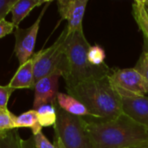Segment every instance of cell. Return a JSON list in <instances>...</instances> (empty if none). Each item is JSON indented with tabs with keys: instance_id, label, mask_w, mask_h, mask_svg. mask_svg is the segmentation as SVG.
<instances>
[{
	"instance_id": "cell-1",
	"label": "cell",
	"mask_w": 148,
	"mask_h": 148,
	"mask_svg": "<svg viewBox=\"0 0 148 148\" xmlns=\"http://www.w3.org/2000/svg\"><path fill=\"white\" fill-rule=\"evenodd\" d=\"M86 121L94 148H131L148 146L147 128L122 114L108 121Z\"/></svg>"
},
{
	"instance_id": "cell-2",
	"label": "cell",
	"mask_w": 148,
	"mask_h": 148,
	"mask_svg": "<svg viewBox=\"0 0 148 148\" xmlns=\"http://www.w3.org/2000/svg\"><path fill=\"white\" fill-rule=\"evenodd\" d=\"M68 94L80 101L91 114L88 121H108L123 114L121 96L114 87L109 75L67 88Z\"/></svg>"
},
{
	"instance_id": "cell-3",
	"label": "cell",
	"mask_w": 148,
	"mask_h": 148,
	"mask_svg": "<svg viewBox=\"0 0 148 148\" xmlns=\"http://www.w3.org/2000/svg\"><path fill=\"white\" fill-rule=\"evenodd\" d=\"M90 47L83 29L69 32L65 42L64 66L62 72V76L66 82V88L104 77L111 73V69L106 63L97 67L89 63L88 52Z\"/></svg>"
},
{
	"instance_id": "cell-4",
	"label": "cell",
	"mask_w": 148,
	"mask_h": 148,
	"mask_svg": "<svg viewBox=\"0 0 148 148\" xmlns=\"http://www.w3.org/2000/svg\"><path fill=\"white\" fill-rule=\"evenodd\" d=\"M54 106L56 110L54 145L57 148H94L86 130L85 119L65 112L56 101Z\"/></svg>"
},
{
	"instance_id": "cell-5",
	"label": "cell",
	"mask_w": 148,
	"mask_h": 148,
	"mask_svg": "<svg viewBox=\"0 0 148 148\" xmlns=\"http://www.w3.org/2000/svg\"><path fill=\"white\" fill-rule=\"evenodd\" d=\"M68 34L69 29L66 26L51 46L48 49H41L33 55L36 82L53 73L60 72L62 74L64 66V49Z\"/></svg>"
},
{
	"instance_id": "cell-6",
	"label": "cell",
	"mask_w": 148,
	"mask_h": 148,
	"mask_svg": "<svg viewBox=\"0 0 148 148\" xmlns=\"http://www.w3.org/2000/svg\"><path fill=\"white\" fill-rule=\"evenodd\" d=\"M109 78L121 97L145 96L147 94L143 77L134 69H111Z\"/></svg>"
},
{
	"instance_id": "cell-7",
	"label": "cell",
	"mask_w": 148,
	"mask_h": 148,
	"mask_svg": "<svg viewBox=\"0 0 148 148\" xmlns=\"http://www.w3.org/2000/svg\"><path fill=\"white\" fill-rule=\"evenodd\" d=\"M50 3L51 2L49 1L46 3L37 19L30 27L27 29L16 28L14 31V36L16 39L14 53L19 62V65H23L33 56L36 37L40 28V23L43 16L44 12L46 11Z\"/></svg>"
},
{
	"instance_id": "cell-8",
	"label": "cell",
	"mask_w": 148,
	"mask_h": 148,
	"mask_svg": "<svg viewBox=\"0 0 148 148\" xmlns=\"http://www.w3.org/2000/svg\"><path fill=\"white\" fill-rule=\"evenodd\" d=\"M56 3L62 19L68 22L67 28L69 33L83 29L82 20L88 0H58Z\"/></svg>"
},
{
	"instance_id": "cell-9",
	"label": "cell",
	"mask_w": 148,
	"mask_h": 148,
	"mask_svg": "<svg viewBox=\"0 0 148 148\" xmlns=\"http://www.w3.org/2000/svg\"><path fill=\"white\" fill-rule=\"evenodd\" d=\"M62 76L60 72L53 73L38 80L34 87L35 98L33 101V109L38 108L44 104H52L56 101L58 92L59 78Z\"/></svg>"
},
{
	"instance_id": "cell-10",
	"label": "cell",
	"mask_w": 148,
	"mask_h": 148,
	"mask_svg": "<svg viewBox=\"0 0 148 148\" xmlns=\"http://www.w3.org/2000/svg\"><path fill=\"white\" fill-rule=\"evenodd\" d=\"M121 101L123 114L148 129V97H121Z\"/></svg>"
},
{
	"instance_id": "cell-11",
	"label": "cell",
	"mask_w": 148,
	"mask_h": 148,
	"mask_svg": "<svg viewBox=\"0 0 148 148\" xmlns=\"http://www.w3.org/2000/svg\"><path fill=\"white\" fill-rule=\"evenodd\" d=\"M36 81L34 75V64L33 58L31 57L23 65H19L17 71L10 80L9 86L14 89L18 88H33Z\"/></svg>"
},
{
	"instance_id": "cell-12",
	"label": "cell",
	"mask_w": 148,
	"mask_h": 148,
	"mask_svg": "<svg viewBox=\"0 0 148 148\" xmlns=\"http://www.w3.org/2000/svg\"><path fill=\"white\" fill-rule=\"evenodd\" d=\"M56 103L62 110L70 114L86 119L91 118V114L87 108L80 101L69 94L58 93L56 96Z\"/></svg>"
},
{
	"instance_id": "cell-13",
	"label": "cell",
	"mask_w": 148,
	"mask_h": 148,
	"mask_svg": "<svg viewBox=\"0 0 148 148\" xmlns=\"http://www.w3.org/2000/svg\"><path fill=\"white\" fill-rule=\"evenodd\" d=\"M47 3L48 1L42 0H17L10 11L12 14L11 23L14 24L15 28H18L20 23L29 16L34 8Z\"/></svg>"
},
{
	"instance_id": "cell-14",
	"label": "cell",
	"mask_w": 148,
	"mask_h": 148,
	"mask_svg": "<svg viewBox=\"0 0 148 148\" xmlns=\"http://www.w3.org/2000/svg\"><path fill=\"white\" fill-rule=\"evenodd\" d=\"M132 13L143 36V39H144L143 50L148 52V16L141 0H137L133 3Z\"/></svg>"
},
{
	"instance_id": "cell-15",
	"label": "cell",
	"mask_w": 148,
	"mask_h": 148,
	"mask_svg": "<svg viewBox=\"0 0 148 148\" xmlns=\"http://www.w3.org/2000/svg\"><path fill=\"white\" fill-rule=\"evenodd\" d=\"M15 127L17 129L19 127H29L31 129L33 134H36L42 132V127L39 124L37 114L35 109L29 110L19 116H16L15 119Z\"/></svg>"
},
{
	"instance_id": "cell-16",
	"label": "cell",
	"mask_w": 148,
	"mask_h": 148,
	"mask_svg": "<svg viewBox=\"0 0 148 148\" xmlns=\"http://www.w3.org/2000/svg\"><path fill=\"white\" fill-rule=\"evenodd\" d=\"M39 124L42 127L55 126L56 122V110L52 104H44L36 109Z\"/></svg>"
},
{
	"instance_id": "cell-17",
	"label": "cell",
	"mask_w": 148,
	"mask_h": 148,
	"mask_svg": "<svg viewBox=\"0 0 148 148\" xmlns=\"http://www.w3.org/2000/svg\"><path fill=\"white\" fill-rule=\"evenodd\" d=\"M21 147L22 148H57L54 143L52 144L46 138L42 132L32 134V136L27 140H23L22 139Z\"/></svg>"
},
{
	"instance_id": "cell-18",
	"label": "cell",
	"mask_w": 148,
	"mask_h": 148,
	"mask_svg": "<svg viewBox=\"0 0 148 148\" xmlns=\"http://www.w3.org/2000/svg\"><path fill=\"white\" fill-rule=\"evenodd\" d=\"M21 141L17 129H11L0 136V148H22Z\"/></svg>"
},
{
	"instance_id": "cell-19",
	"label": "cell",
	"mask_w": 148,
	"mask_h": 148,
	"mask_svg": "<svg viewBox=\"0 0 148 148\" xmlns=\"http://www.w3.org/2000/svg\"><path fill=\"white\" fill-rule=\"evenodd\" d=\"M106 53L103 48L100 45L91 46L88 52V60L94 66H101L105 64Z\"/></svg>"
},
{
	"instance_id": "cell-20",
	"label": "cell",
	"mask_w": 148,
	"mask_h": 148,
	"mask_svg": "<svg viewBox=\"0 0 148 148\" xmlns=\"http://www.w3.org/2000/svg\"><path fill=\"white\" fill-rule=\"evenodd\" d=\"M134 69L137 70L140 74V75L143 77L145 84H146L147 91L148 93V52L145 50L142 51Z\"/></svg>"
},
{
	"instance_id": "cell-21",
	"label": "cell",
	"mask_w": 148,
	"mask_h": 148,
	"mask_svg": "<svg viewBox=\"0 0 148 148\" xmlns=\"http://www.w3.org/2000/svg\"><path fill=\"white\" fill-rule=\"evenodd\" d=\"M15 119L11 112H0V136L5 134L7 131L15 129Z\"/></svg>"
},
{
	"instance_id": "cell-22",
	"label": "cell",
	"mask_w": 148,
	"mask_h": 148,
	"mask_svg": "<svg viewBox=\"0 0 148 148\" xmlns=\"http://www.w3.org/2000/svg\"><path fill=\"white\" fill-rule=\"evenodd\" d=\"M13 88H10L9 85L7 86H0V109L3 111H9L7 105L9 99L12 93L15 91Z\"/></svg>"
},
{
	"instance_id": "cell-23",
	"label": "cell",
	"mask_w": 148,
	"mask_h": 148,
	"mask_svg": "<svg viewBox=\"0 0 148 148\" xmlns=\"http://www.w3.org/2000/svg\"><path fill=\"white\" fill-rule=\"evenodd\" d=\"M17 0H0V21L3 20L9 12L11 11Z\"/></svg>"
},
{
	"instance_id": "cell-24",
	"label": "cell",
	"mask_w": 148,
	"mask_h": 148,
	"mask_svg": "<svg viewBox=\"0 0 148 148\" xmlns=\"http://www.w3.org/2000/svg\"><path fill=\"white\" fill-rule=\"evenodd\" d=\"M15 28L11 22H8L5 19L0 21V38L10 34Z\"/></svg>"
},
{
	"instance_id": "cell-25",
	"label": "cell",
	"mask_w": 148,
	"mask_h": 148,
	"mask_svg": "<svg viewBox=\"0 0 148 148\" xmlns=\"http://www.w3.org/2000/svg\"><path fill=\"white\" fill-rule=\"evenodd\" d=\"M141 1H142V0H141ZM142 3H143V1H142ZM143 4H144V8H145V10H146L147 15V16H148V5L147 4H145L144 3H143Z\"/></svg>"
},
{
	"instance_id": "cell-26",
	"label": "cell",
	"mask_w": 148,
	"mask_h": 148,
	"mask_svg": "<svg viewBox=\"0 0 148 148\" xmlns=\"http://www.w3.org/2000/svg\"><path fill=\"white\" fill-rule=\"evenodd\" d=\"M131 148H148V146H143V147H131Z\"/></svg>"
},
{
	"instance_id": "cell-27",
	"label": "cell",
	"mask_w": 148,
	"mask_h": 148,
	"mask_svg": "<svg viewBox=\"0 0 148 148\" xmlns=\"http://www.w3.org/2000/svg\"><path fill=\"white\" fill-rule=\"evenodd\" d=\"M143 1V3H145V4H147L148 5V0H142Z\"/></svg>"
},
{
	"instance_id": "cell-28",
	"label": "cell",
	"mask_w": 148,
	"mask_h": 148,
	"mask_svg": "<svg viewBox=\"0 0 148 148\" xmlns=\"http://www.w3.org/2000/svg\"><path fill=\"white\" fill-rule=\"evenodd\" d=\"M0 112H8V111H3V110H2V109H0Z\"/></svg>"
},
{
	"instance_id": "cell-29",
	"label": "cell",
	"mask_w": 148,
	"mask_h": 148,
	"mask_svg": "<svg viewBox=\"0 0 148 148\" xmlns=\"http://www.w3.org/2000/svg\"><path fill=\"white\" fill-rule=\"evenodd\" d=\"M147 131H148V129H147Z\"/></svg>"
}]
</instances>
